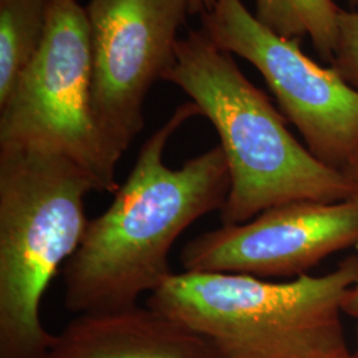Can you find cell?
<instances>
[{
  "label": "cell",
  "mask_w": 358,
  "mask_h": 358,
  "mask_svg": "<svg viewBox=\"0 0 358 358\" xmlns=\"http://www.w3.org/2000/svg\"><path fill=\"white\" fill-rule=\"evenodd\" d=\"M52 0H0V105L11 96L45 38Z\"/></svg>",
  "instance_id": "10"
},
{
  "label": "cell",
  "mask_w": 358,
  "mask_h": 358,
  "mask_svg": "<svg viewBox=\"0 0 358 358\" xmlns=\"http://www.w3.org/2000/svg\"><path fill=\"white\" fill-rule=\"evenodd\" d=\"M214 4H215V0H189L190 15L199 13L202 16L203 13L211 11Z\"/></svg>",
  "instance_id": "14"
},
{
  "label": "cell",
  "mask_w": 358,
  "mask_h": 358,
  "mask_svg": "<svg viewBox=\"0 0 358 358\" xmlns=\"http://www.w3.org/2000/svg\"><path fill=\"white\" fill-rule=\"evenodd\" d=\"M202 115L192 101L176 112L143 143L110 206L88 223L66 262L64 303L77 315L138 306L173 273L169 254L195 220L222 211L230 192L226 154L217 145L179 169L164 161L167 142L185 122Z\"/></svg>",
  "instance_id": "1"
},
{
  "label": "cell",
  "mask_w": 358,
  "mask_h": 358,
  "mask_svg": "<svg viewBox=\"0 0 358 358\" xmlns=\"http://www.w3.org/2000/svg\"><path fill=\"white\" fill-rule=\"evenodd\" d=\"M340 11L333 0H256L255 17L282 38H310L320 59L331 63Z\"/></svg>",
  "instance_id": "11"
},
{
  "label": "cell",
  "mask_w": 358,
  "mask_h": 358,
  "mask_svg": "<svg viewBox=\"0 0 358 358\" xmlns=\"http://www.w3.org/2000/svg\"><path fill=\"white\" fill-rule=\"evenodd\" d=\"M164 80L183 90L217 130L231 180L222 224H241L296 201L340 202L357 195L345 173L294 138L268 96L202 28L179 38Z\"/></svg>",
  "instance_id": "2"
},
{
  "label": "cell",
  "mask_w": 358,
  "mask_h": 358,
  "mask_svg": "<svg viewBox=\"0 0 358 358\" xmlns=\"http://www.w3.org/2000/svg\"><path fill=\"white\" fill-rule=\"evenodd\" d=\"M85 11L92 112L118 164L145 127L149 90L174 64L189 0H90Z\"/></svg>",
  "instance_id": "7"
},
{
  "label": "cell",
  "mask_w": 358,
  "mask_h": 358,
  "mask_svg": "<svg viewBox=\"0 0 358 358\" xmlns=\"http://www.w3.org/2000/svg\"><path fill=\"white\" fill-rule=\"evenodd\" d=\"M352 358H358V321L357 329H356V348L355 350H352Z\"/></svg>",
  "instance_id": "16"
},
{
  "label": "cell",
  "mask_w": 358,
  "mask_h": 358,
  "mask_svg": "<svg viewBox=\"0 0 358 358\" xmlns=\"http://www.w3.org/2000/svg\"><path fill=\"white\" fill-rule=\"evenodd\" d=\"M356 256V262H357L358 268V254ZM343 310L344 313L353 317L355 320L358 321V273L356 282H353V285L349 288L345 299H344V304H343Z\"/></svg>",
  "instance_id": "13"
},
{
  "label": "cell",
  "mask_w": 358,
  "mask_h": 358,
  "mask_svg": "<svg viewBox=\"0 0 358 358\" xmlns=\"http://www.w3.org/2000/svg\"><path fill=\"white\" fill-rule=\"evenodd\" d=\"M357 273L355 255L327 275L287 282L173 272L146 306L203 336L223 358H352L341 315Z\"/></svg>",
  "instance_id": "3"
},
{
  "label": "cell",
  "mask_w": 358,
  "mask_h": 358,
  "mask_svg": "<svg viewBox=\"0 0 358 358\" xmlns=\"http://www.w3.org/2000/svg\"><path fill=\"white\" fill-rule=\"evenodd\" d=\"M202 29L220 51L255 66L308 150L344 173L358 154V90L309 59L300 40L259 23L242 0H215L202 15Z\"/></svg>",
  "instance_id": "6"
},
{
  "label": "cell",
  "mask_w": 358,
  "mask_h": 358,
  "mask_svg": "<svg viewBox=\"0 0 358 358\" xmlns=\"http://www.w3.org/2000/svg\"><path fill=\"white\" fill-rule=\"evenodd\" d=\"M350 1H352V4H353V6L358 7V0H350Z\"/></svg>",
  "instance_id": "17"
},
{
  "label": "cell",
  "mask_w": 358,
  "mask_h": 358,
  "mask_svg": "<svg viewBox=\"0 0 358 358\" xmlns=\"http://www.w3.org/2000/svg\"><path fill=\"white\" fill-rule=\"evenodd\" d=\"M349 87L358 90V7L338 13L337 35L329 63Z\"/></svg>",
  "instance_id": "12"
},
{
  "label": "cell",
  "mask_w": 358,
  "mask_h": 358,
  "mask_svg": "<svg viewBox=\"0 0 358 358\" xmlns=\"http://www.w3.org/2000/svg\"><path fill=\"white\" fill-rule=\"evenodd\" d=\"M41 358H223L207 338L153 308L78 315Z\"/></svg>",
  "instance_id": "9"
},
{
  "label": "cell",
  "mask_w": 358,
  "mask_h": 358,
  "mask_svg": "<svg viewBox=\"0 0 358 358\" xmlns=\"http://www.w3.org/2000/svg\"><path fill=\"white\" fill-rule=\"evenodd\" d=\"M344 173H345L346 177L350 179L352 183L355 185L358 195V154L355 157V159L350 162V165L346 167Z\"/></svg>",
  "instance_id": "15"
},
{
  "label": "cell",
  "mask_w": 358,
  "mask_h": 358,
  "mask_svg": "<svg viewBox=\"0 0 358 358\" xmlns=\"http://www.w3.org/2000/svg\"><path fill=\"white\" fill-rule=\"evenodd\" d=\"M352 247L358 248V195L340 202L296 201L241 224H222L187 242L180 262L189 272L296 279Z\"/></svg>",
  "instance_id": "8"
},
{
  "label": "cell",
  "mask_w": 358,
  "mask_h": 358,
  "mask_svg": "<svg viewBox=\"0 0 358 358\" xmlns=\"http://www.w3.org/2000/svg\"><path fill=\"white\" fill-rule=\"evenodd\" d=\"M96 187L69 157L38 142H0V358H41L55 341L40 306L88 227Z\"/></svg>",
  "instance_id": "4"
},
{
  "label": "cell",
  "mask_w": 358,
  "mask_h": 358,
  "mask_svg": "<svg viewBox=\"0 0 358 358\" xmlns=\"http://www.w3.org/2000/svg\"><path fill=\"white\" fill-rule=\"evenodd\" d=\"M90 27L77 0H52L44 41L0 105V142H38L69 157L96 192H113L117 162L92 112Z\"/></svg>",
  "instance_id": "5"
}]
</instances>
